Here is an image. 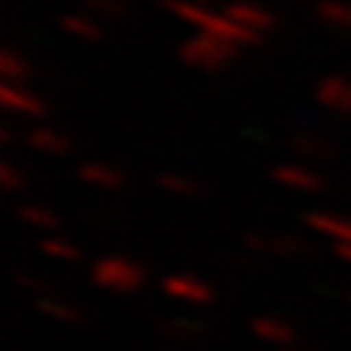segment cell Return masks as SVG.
<instances>
[{
	"label": "cell",
	"instance_id": "cell-1",
	"mask_svg": "<svg viewBox=\"0 0 351 351\" xmlns=\"http://www.w3.org/2000/svg\"><path fill=\"white\" fill-rule=\"evenodd\" d=\"M163 7L173 13L179 23H186L192 33H205V36L234 43L238 49H244V46H257V43H261V36L247 33V29L234 23L225 10H215L212 3H195V0H163Z\"/></svg>",
	"mask_w": 351,
	"mask_h": 351
},
{
	"label": "cell",
	"instance_id": "cell-2",
	"mask_svg": "<svg viewBox=\"0 0 351 351\" xmlns=\"http://www.w3.org/2000/svg\"><path fill=\"white\" fill-rule=\"evenodd\" d=\"M241 56V49L234 43H225V39L205 36V33H192V36L179 46V59L199 72H221L225 65H231Z\"/></svg>",
	"mask_w": 351,
	"mask_h": 351
},
{
	"label": "cell",
	"instance_id": "cell-3",
	"mask_svg": "<svg viewBox=\"0 0 351 351\" xmlns=\"http://www.w3.org/2000/svg\"><path fill=\"white\" fill-rule=\"evenodd\" d=\"M91 280H95V287L111 289V293H137L147 283V274L130 257H101L91 267Z\"/></svg>",
	"mask_w": 351,
	"mask_h": 351
},
{
	"label": "cell",
	"instance_id": "cell-4",
	"mask_svg": "<svg viewBox=\"0 0 351 351\" xmlns=\"http://www.w3.org/2000/svg\"><path fill=\"white\" fill-rule=\"evenodd\" d=\"M221 10L234 20L238 26H244L247 33H254V36H267L270 29H274V13L267 10V7H261V3H254V0H228Z\"/></svg>",
	"mask_w": 351,
	"mask_h": 351
},
{
	"label": "cell",
	"instance_id": "cell-5",
	"mask_svg": "<svg viewBox=\"0 0 351 351\" xmlns=\"http://www.w3.org/2000/svg\"><path fill=\"white\" fill-rule=\"evenodd\" d=\"M163 293L173 296L179 302H189V306H205V302L215 300V289L212 283H205L202 276L192 274H173L163 280Z\"/></svg>",
	"mask_w": 351,
	"mask_h": 351
},
{
	"label": "cell",
	"instance_id": "cell-6",
	"mask_svg": "<svg viewBox=\"0 0 351 351\" xmlns=\"http://www.w3.org/2000/svg\"><path fill=\"white\" fill-rule=\"evenodd\" d=\"M315 101L332 114H351V78L326 75L315 85Z\"/></svg>",
	"mask_w": 351,
	"mask_h": 351
},
{
	"label": "cell",
	"instance_id": "cell-7",
	"mask_svg": "<svg viewBox=\"0 0 351 351\" xmlns=\"http://www.w3.org/2000/svg\"><path fill=\"white\" fill-rule=\"evenodd\" d=\"M0 101H3L7 111L23 114V117H43L46 114L43 98L29 85H7V82H0Z\"/></svg>",
	"mask_w": 351,
	"mask_h": 351
},
{
	"label": "cell",
	"instance_id": "cell-8",
	"mask_svg": "<svg viewBox=\"0 0 351 351\" xmlns=\"http://www.w3.org/2000/svg\"><path fill=\"white\" fill-rule=\"evenodd\" d=\"M270 176H274L276 186L289 189V192H319L322 189V176L315 173V169H309V166L283 163V166H276Z\"/></svg>",
	"mask_w": 351,
	"mask_h": 351
},
{
	"label": "cell",
	"instance_id": "cell-9",
	"mask_svg": "<svg viewBox=\"0 0 351 351\" xmlns=\"http://www.w3.org/2000/svg\"><path fill=\"white\" fill-rule=\"evenodd\" d=\"M306 228L319 238H328L332 244H351V218L332 212H313L306 215Z\"/></svg>",
	"mask_w": 351,
	"mask_h": 351
},
{
	"label": "cell",
	"instance_id": "cell-10",
	"mask_svg": "<svg viewBox=\"0 0 351 351\" xmlns=\"http://www.w3.org/2000/svg\"><path fill=\"white\" fill-rule=\"evenodd\" d=\"M78 179L91 189H104V192H117L124 189V173L111 163H82L78 166Z\"/></svg>",
	"mask_w": 351,
	"mask_h": 351
},
{
	"label": "cell",
	"instance_id": "cell-11",
	"mask_svg": "<svg viewBox=\"0 0 351 351\" xmlns=\"http://www.w3.org/2000/svg\"><path fill=\"white\" fill-rule=\"evenodd\" d=\"M20 221L26 228H33L39 234H62V218L52 212L49 205H36V202H29V205H20Z\"/></svg>",
	"mask_w": 351,
	"mask_h": 351
},
{
	"label": "cell",
	"instance_id": "cell-12",
	"mask_svg": "<svg viewBox=\"0 0 351 351\" xmlns=\"http://www.w3.org/2000/svg\"><path fill=\"white\" fill-rule=\"evenodd\" d=\"M29 147L43 156H52V160H62L72 153V140L65 137L62 130H52V127H36L29 134Z\"/></svg>",
	"mask_w": 351,
	"mask_h": 351
},
{
	"label": "cell",
	"instance_id": "cell-13",
	"mask_svg": "<svg viewBox=\"0 0 351 351\" xmlns=\"http://www.w3.org/2000/svg\"><path fill=\"white\" fill-rule=\"evenodd\" d=\"M62 29L69 36L82 39V43H101L108 36V29L98 16H88V13H65L62 16Z\"/></svg>",
	"mask_w": 351,
	"mask_h": 351
},
{
	"label": "cell",
	"instance_id": "cell-14",
	"mask_svg": "<svg viewBox=\"0 0 351 351\" xmlns=\"http://www.w3.org/2000/svg\"><path fill=\"white\" fill-rule=\"evenodd\" d=\"M33 78V65L26 62L16 49H3L0 52V82L7 85H29Z\"/></svg>",
	"mask_w": 351,
	"mask_h": 351
},
{
	"label": "cell",
	"instance_id": "cell-15",
	"mask_svg": "<svg viewBox=\"0 0 351 351\" xmlns=\"http://www.w3.org/2000/svg\"><path fill=\"white\" fill-rule=\"evenodd\" d=\"M315 16H319L328 29H345V33H351V0H319Z\"/></svg>",
	"mask_w": 351,
	"mask_h": 351
},
{
	"label": "cell",
	"instance_id": "cell-16",
	"mask_svg": "<svg viewBox=\"0 0 351 351\" xmlns=\"http://www.w3.org/2000/svg\"><path fill=\"white\" fill-rule=\"evenodd\" d=\"M39 251L46 254V257H52V261H59V263H75L78 257H82V247L72 244L65 234H43Z\"/></svg>",
	"mask_w": 351,
	"mask_h": 351
},
{
	"label": "cell",
	"instance_id": "cell-17",
	"mask_svg": "<svg viewBox=\"0 0 351 351\" xmlns=\"http://www.w3.org/2000/svg\"><path fill=\"white\" fill-rule=\"evenodd\" d=\"M251 328H254V335H261V339H267V341H289L293 339V328H289L283 319H274V315L254 319Z\"/></svg>",
	"mask_w": 351,
	"mask_h": 351
},
{
	"label": "cell",
	"instance_id": "cell-18",
	"mask_svg": "<svg viewBox=\"0 0 351 351\" xmlns=\"http://www.w3.org/2000/svg\"><path fill=\"white\" fill-rule=\"evenodd\" d=\"M156 182H160V189L173 192V195H199V182H195V179H189V176L163 173Z\"/></svg>",
	"mask_w": 351,
	"mask_h": 351
},
{
	"label": "cell",
	"instance_id": "cell-19",
	"mask_svg": "<svg viewBox=\"0 0 351 351\" xmlns=\"http://www.w3.org/2000/svg\"><path fill=\"white\" fill-rule=\"evenodd\" d=\"M88 10H91V16H98L101 23H108V20L124 16V0H88Z\"/></svg>",
	"mask_w": 351,
	"mask_h": 351
},
{
	"label": "cell",
	"instance_id": "cell-20",
	"mask_svg": "<svg viewBox=\"0 0 351 351\" xmlns=\"http://www.w3.org/2000/svg\"><path fill=\"white\" fill-rule=\"evenodd\" d=\"M39 309L46 315H56V319H65V322H75L78 313L72 309V306H65V302H56V300H43L39 302Z\"/></svg>",
	"mask_w": 351,
	"mask_h": 351
},
{
	"label": "cell",
	"instance_id": "cell-21",
	"mask_svg": "<svg viewBox=\"0 0 351 351\" xmlns=\"http://www.w3.org/2000/svg\"><path fill=\"white\" fill-rule=\"evenodd\" d=\"M0 182H3V189H7V192H16V189L26 186V176L20 173L13 163H3V169H0Z\"/></svg>",
	"mask_w": 351,
	"mask_h": 351
},
{
	"label": "cell",
	"instance_id": "cell-22",
	"mask_svg": "<svg viewBox=\"0 0 351 351\" xmlns=\"http://www.w3.org/2000/svg\"><path fill=\"white\" fill-rule=\"evenodd\" d=\"M335 257L345 263H351V244H335Z\"/></svg>",
	"mask_w": 351,
	"mask_h": 351
},
{
	"label": "cell",
	"instance_id": "cell-23",
	"mask_svg": "<svg viewBox=\"0 0 351 351\" xmlns=\"http://www.w3.org/2000/svg\"><path fill=\"white\" fill-rule=\"evenodd\" d=\"M195 3H212V0H195Z\"/></svg>",
	"mask_w": 351,
	"mask_h": 351
}]
</instances>
